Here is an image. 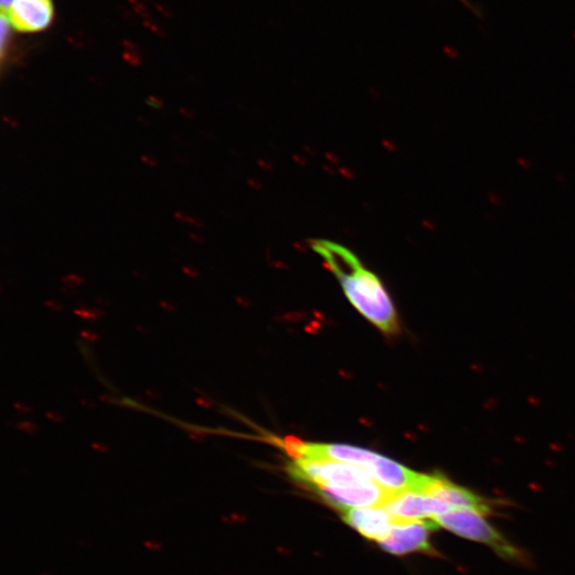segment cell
<instances>
[{"mask_svg":"<svg viewBox=\"0 0 575 575\" xmlns=\"http://www.w3.org/2000/svg\"><path fill=\"white\" fill-rule=\"evenodd\" d=\"M75 314L85 320L96 321L104 315L103 310H93L88 307L75 310Z\"/></svg>","mask_w":575,"mask_h":575,"instance_id":"obj_11","label":"cell"},{"mask_svg":"<svg viewBox=\"0 0 575 575\" xmlns=\"http://www.w3.org/2000/svg\"><path fill=\"white\" fill-rule=\"evenodd\" d=\"M54 15L52 0H13L8 8L10 24L22 32H37L51 25Z\"/></svg>","mask_w":575,"mask_h":575,"instance_id":"obj_9","label":"cell"},{"mask_svg":"<svg viewBox=\"0 0 575 575\" xmlns=\"http://www.w3.org/2000/svg\"><path fill=\"white\" fill-rule=\"evenodd\" d=\"M184 271H185V273H186L188 276H190V277H192V278H195V277L197 276L196 269H193V268H185Z\"/></svg>","mask_w":575,"mask_h":575,"instance_id":"obj_22","label":"cell"},{"mask_svg":"<svg viewBox=\"0 0 575 575\" xmlns=\"http://www.w3.org/2000/svg\"><path fill=\"white\" fill-rule=\"evenodd\" d=\"M101 399L107 403H112V404L119 403V400L117 398L112 397V396L111 397L110 396H102Z\"/></svg>","mask_w":575,"mask_h":575,"instance_id":"obj_21","label":"cell"},{"mask_svg":"<svg viewBox=\"0 0 575 575\" xmlns=\"http://www.w3.org/2000/svg\"><path fill=\"white\" fill-rule=\"evenodd\" d=\"M434 521L439 525V528L487 546L504 560L518 563L525 561L522 551L494 525H491L485 515L464 511V509H452V511L438 516Z\"/></svg>","mask_w":575,"mask_h":575,"instance_id":"obj_2","label":"cell"},{"mask_svg":"<svg viewBox=\"0 0 575 575\" xmlns=\"http://www.w3.org/2000/svg\"><path fill=\"white\" fill-rule=\"evenodd\" d=\"M359 467L365 469L375 483L392 494L405 491L419 492L425 474L409 470L385 456L365 451Z\"/></svg>","mask_w":575,"mask_h":575,"instance_id":"obj_5","label":"cell"},{"mask_svg":"<svg viewBox=\"0 0 575 575\" xmlns=\"http://www.w3.org/2000/svg\"><path fill=\"white\" fill-rule=\"evenodd\" d=\"M381 507L394 520L399 521L434 520L452 511V508L445 502L416 491L392 494Z\"/></svg>","mask_w":575,"mask_h":575,"instance_id":"obj_8","label":"cell"},{"mask_svg":"<svg viewBox=\"0 0 575 575\" xmlns=\"http://www.w3.org/2000/svg\"><path fill=\"white\" fill-rule=\"evenodd\" d=\"M312 490H315L327 504L339 509L340 513L349 508L381 507L392 495V492L375 482L359 485L320 486Z\"/></svg>","mask_w":575,"mask_h":575,"instance_id":"obj_7","label":"cell"},{"mask_svg":"<svg viewBox=\"0 0 575 575\" xmlns=\"http://www.w3.org/2000/svg\"><path fill=\"white\" fill-rule=\"evenodd\" d=\"M82 404H85V406L87 405V406H89V407H94V405H95V404H93V403H90L88 400L82 401Z\"/></svg>","mask_w":575,"mask_h":575,"instance_id":"obj_24","label":"cell"},{"mask_svg":"<svg viewBox=\"0 0 575 575\" xmlns=\"http://www.w3.org/2000/svg\"><path fill=\"white\" fill-rule=\"evenodd\" d=\"M18 429L27 433V434H35L38 431V425L36 423H32L30 421H23L18 424Z\"/></svg>","mask_w":575,"mask_h":575,"instance_id":"obj_12","label":"cell"},{"mask_svg":"<svg viewBox=\"0 0 575 575\" xmlns=\"http://www.w3.org/2000/svg\"><path fill=\"white\" fill-rule=\"evenodd\" d=\"M434 520H394L388 535L379 542L383 550L394 555L414 552L435 554L431 533L438 530Z\"/></svg>","mask_w":575,"mask_h":575,"instance_id":"obj_4","label":"cell"},{"mask_svg":"<svg viewBox=\"0 0 575 575\" xmlns=\"http://www.w3.org/2000/svg\"><path fill=\"white\" fill-rule=\"evenodd\" d=\"M15 408L19 410L20 413L26 414L31 412L32 408L27 404L16 403Z\"/></svg>","mask_w":575,"mask_h":575,"instance_id":"obj_16","label":"cell"},{"mask_svg":"<svg viewBox=\"0 0 575 575\" xmlns=\"http://www.w3.org/2000/svg\"><path fill=\"white\" fill-rule=\"evenodd\" d=\"M47 418L53 420L54 422H62L64 420L63 416L57 413H48Z\"/></svg>","mask_w":575,"mask_h":575,"instance_id":"obj_19","label":"cell"},{"mask_svg":"<svg viewBox=\"0 0 575 575\" xmlns=\"http://www.w3.org/2000/svg\"><path fill=\"white\" fill-rule=\"evenodd\" d=\"M342 519L364 537L380 542L389 533L394 519L382 507L349 508Z\"/></svg>","mask_w":575,"mask_h":575,"instance_id":"obj_10","label":"cell"},{"mask_svg":"<svg viewBox=\"0 0 575 575\" xmlns=\"http://www.w3.org/2000/svg\"><path fill=\"white\" fill-rule=\"evenodd\" d=\"M147 104L154 106L155 108L161 107L162 106V102L160 100V98H150V101L147 102Z\"/></svg>","mask_w":575,"mask_h":575,"instance_id":"obj_20","label":"cell"},{"mask_svg":"<svg viewBox=\"0 0 575 575\" xmlns=\"http://www.w3.org/2000/svg\"><path fill=\"white\" fill-rule=\"evenodd\" d=\"M161 307L167 311H176L177 310V306L174 303H169V302H162Z\"/></svg>","mask_w":575,"mask_h":575,"instance_id":"obj_18","label":"cell"},{"mask_svg":"<svg viewBox=\"0 0 575 575\" xmlns=\"http://www.w3.org/2000/svg\"><path fill=\"white\" fill-rule=\"evenodd\" d=\"M310 245L339 279L345 295L361 315L385 334L399 332L396 308L379 277L367 270L353 252L338 243L314 240Z\"/></svg>","mask_w":575,"mask_h":575,"instance_id":"obj_1","label":"cell"},{"mask_svg":"<svg viewBox=\"0 0 575 575\" xmlns=\"http://www.w3.org/2000/svg\"><path fill=\"white\" fill-rule=\"evenodd\" d=\"M419 492L445 502L452 509H464L485 516L494 513V503L449 481L441 474H425Z\"/></svg>","mask_w":575,"mask_h":575,"instance_id":"obj_6","label":"cell"},{"mask_svg":"<svg viewBox=\"0 0 575 575\" xmlns=\"http://www.w3.org/2000/svg\"><path fill=\"white\" fill-rule=\"evenodd\" d=\"M45 305H46L48 308H51V309L54 310V311H61V310H63V305H62L61 303H59V302L47 301V302L45 303Z\"/></svg>","mask_w":575,"mask_h":575,"instance_id":"obj_15","label":"cell"},{"mask_svg":"<svg viewBox=\"0 0 575 575\" xmlns=\"http://www.w3.org/2000/svg\"><path fill=\"white\" fill-rule=\"evenodd\" d=\"M62 282H63L64 284L69 285V286L75 287V286H79V285H81V284H84L85 279L82 278V277H80V276H78V275H69V276H67V277H64V278L62 279Z\"/></svg>","mask_w":575,"mask_h":575,"instance_id":"obj_13","label":"cell"},{"mask_svg":"<svg viewBox=\"0 0 575 575\" xmlns=\"http://www.w3.org/2000/svg\"><path fill=\"white\" fill-rule=\"evenodd\" d=\"M93 448L100 452H107L109 449L103 442H94Z\"/></svg>","mask_w":575,"mask_h":575,"instance_id":"obj_17","label":"cell"},{"mask_svg":"<svg viewBox=\"0 0 575 575\" xmlns=\"http://www.w3.org/2000/svg\"><path fill=\"white\" fill-rule=\"evenodd\" d=\"M13 3V0H2V8H3V12L8 9L11 4Z\"/></svg>","mask_w":575,"mask_h":575,"instance_id":"obj_23","label":"cell"},{"mask_svg":"<svg viewBox=\"0 0 575 575\" xmlns=\"http://www.w3.org/2000/svg\"><path fill=\"white\" fill-rule=\"evenodd\" d=\"M291 478L309 488L374 483L369 473L358 466L338 460L304 456L288 466Z\"/></svg>","mask_w":575,"mask_h":575,"instance_id":"obj_3","label":"cell"},{"mask_svg":"<svg viewBox=\"0 0 575 575\" xmlns=\"http://www.w3.org/2000/svg\"><path fill=\"white\" fill-rule=\"evenodd\" d=\"M80 336L89 342H96L98 339H100V336L89 330L82 331Z\"/></svg>","mask_w":575,"mask_h":575,"instance_id":"obj_14","label":"cell"}]
</instances>
